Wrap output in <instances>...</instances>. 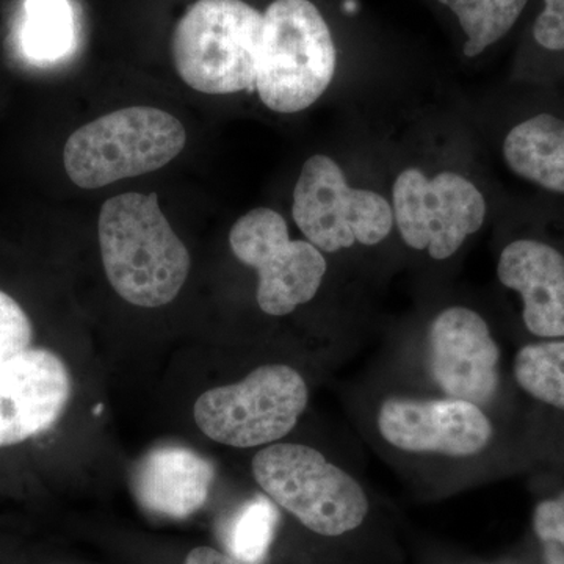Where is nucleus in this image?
I'll use <instances>...</instances> for the list:
<instances>
[{
  "label": "nucleus",
  "mask_w": 564,
  "mask_h": 564,
  "mask_svg": "<svg viewBox=\"0 0 564 564\" xmlns=\"http://www.w3.org/2000/svg\"><path fill=\"white\" fill-rule=\"evenodd\" d=\"M104 270L113 291L140 307L172 303L191 273V254L159 206L158 193H122L98 221Z\"/></svg>",
  "instance_id": "1"
},
{
  "label": "nucleus",
  "mask_w": 564,
  "mask_h": 564,
  "mask_svg": "<svg viewBox=\"0 0 564 564\" xmlns=\"http://www.w3.org/2000/svg\"><path fill=\"white\" fill-rule=\"evenodd\" d=\"M262 31L263 13L245 0H196L174 25V68L206 95L252 90Z\"/></svg>",
  "instance_id": "2"
},
{
  "label": "nucleus",
  "mask_w": 564,
  "mask_h": 564,
  "mask_svg": "<svg viewBox=\"0 0 564 564\" xmlns=\"http://www.w3.org/2000/svg\"><path fill=\"white\" fill-rule=\"evenodd\" d=\"M337 52L328 22L311 0H273L263 11L256 90L278 113H296L328 90Z\"/></svg>",
  "instance_id": "3"
},
{
  "label": "nucleus",
  "mask_w": 564,
  "mask_h": 564,
  "mask_svg": "<svg viewBox=\"0 0 564 564\" xmlns=\"http://www.w3.org/2000/svg\"><path fill=\"white\" fill-rule=\"evenodd\" d=\"M185 143L184 126L169 111L129 107L77 129L66 141L63 165L77 187H106L161 170L181 154Z\"/></svg>",
  "instance_id": "4"
},
{
  "label": "nucleus",
  "mask_w": 564,
  "mask_h": 564,
  "mask_svg": "<svg viewBox=\"0 0 564 564\" xmlns=\"http://www.w3.org/2000/svg\"><path fill=\"white\" fill-rule=\"evenodd\" d=\"M251 467L267 497L322 536L351 532L369 513L361 485L315 448L273 444L252 458Z\"/></svg>",
  "instance_id": "5"
},
{
  "label": "nucleus",
  "mask_w": 564,
  "mask_h": 564,
  "mask_svg": "<svg viewBox=\"0 0 564 564\" xmlns=\"http://www.w3.org/2000/svg\"><path fill=\"white\" fill-rule=\"evenodd\" d=\"M310 400L302 375L284 364L252 370L240 383L204 392L195 403V422L209 440L251 448L288 436Z\"/></svg>",
  "instance_id": "6"
},
{
  "label": "nucleus",
  "mask_w": 564,
  "mask_h": 564,
  "mask_svg": "<svg viewBox=\"0 0 564 564\" xmlns=\"http://www.w3.org/2000/svg\"><path fill=\"white\" fill-rule=\"evenodd\" d=\"M292 214L307 242L326 252L355 243H381L393 226L388 199L350 187L340 166L322 154L304 163L293 192Z\"/></svg>",
  "instance_id": "7"
},
{
  "label": "nucleus",
  "mask_w": 564,
  "mask_h": 564,
  "mask_svg": "<svg viewBox=\"0 0 564 564\" xmlns=\"http://www.w3.org/2000/svg\"><path fill=\"white\" fill-rule=\"evenodd\" d=\"M234 256L258 272V304L269 315H288L310 303L326 273L322 251L292 240L281 214L267 207L250 210L229 232Z\"/></svg>",
  "instance_id": "8"
},
{
  "label": "nucleus",
  "mask_w": 564,
  "mask_h": 564,
  "mask_svg": "<svg viewBox=\"0 0 564 564\" xmlns=\"http://www.w3.org/2000/svg\"><path fill=\"white\" fill-rule=\"evenodd\" d=\"M392 212L408 247L444 261L480 231L486 202L477 185L462 174L426 177L421 170L408 169L393 182Z\"/></svg>",
  "instance_id": "9"
},
{
  "label": "nucleus",
  "mask_w": 564,
  "mask_h": 564,
  "mask_svg": "<svg viewBox=\"0 0 564 564\" xmlns=\"http://www.w3.org/2000/svg\"><path fill=\"white\" fill-rule=\"evenodd\" d=\"M381 436L415 454L466 458L484 451L492 425L477 404L463 400H386L378 414Z\"/></svg>",
  "instance_id": "10"
},
{
  "label": "nucleus",
  "mask_w": 564,
  "mask_h": 564,
  "mask_svg": "<svg viewBox=\"0 0 564 564\" xmlns=\"http://www.w3.org/2000/svg\"><path fill=\"white\" fill-rule=\"evenodd\" d=\"M500 351L480 314L448 307L430 328L434 381L451 399L484 406L499 389Z\"/></svg>",
  "instance_id": "11"
},
{
  "label": "nucleus",
  "mask_w": 564,
  "mask_h": 564,
  "mask_svg": "<svg viewBox=\"0 0 564 564\" xmlns=\"http://www.w3.org/2000/svg\"><path fill=\"white\" fill-rule=\"evenodd\" d=\"M70 397L65 362L47 348L29 350L0 362V448L52 429Z\"/></svg>",
  "instance_id": "12"
},
{
  "label": "nucleus",
  "mask_w": 564,
  "mask_h": 564,
  "mask_svg": "<svg viewBox=\"0 0 564 564\" xmlns=\"http://www.w3.org/2000/svg\"><path fill=\"white\" fill-rule=\"evenodd\" d=\"M497 276L521 295L527 329L538 337H564V258L551 245L514 240L503 248Z\"/></svg>",
  "instance_id": "13"
},
{
  "label": "nucleus",
  "mask_w": 564,
  "mask_h": 564,
  "mask_svg": "<svg viewBox=\"0 0 564 564\" xmlns=\"http://www.w3.org/2000/svg\"><path fill=\"white\" fill-rule=\"evenodd\" d=\"M214 477L212 463L192 448L161 445L137 463L132 485L151 513L184 519L206 503Z\"/></svg>",
  "instance_id": "14"
},
{
  "label": "nucleus",
  "mask_w": 564,
  "mask_h": 564,
  "mask_svg": "<svg viewBox=\"0 0 564 564\" xmlns=\"http://www.w3.org/2000/svg\"><path fill=\"white\" fill-rule=\"evenodd\" d=\"M503 158L522 180L564 195V121L560 118L540 113L519 122L505 137Z\"/></svg>",
  "instance_id": "15"
},
{
  "label": "nucleus",
  "mask_w": 564,
  "mask_h": 564,
  "mask_svg": "<svg viewBox=\"0 0 564 564\" xmlns=\"http://www.w3.org/2000/svg\"><path fill=\"white\" fill-rule=\"evenodd\" d=\"M280 511L270 497L256 496L240 505L221 527L228 555L240 564H262L276 533Z\"/></svg>",
  "instance_id": "16"
},
{
  "label": "nucleus",
  "mask_w": 564,
  "mask_h": 564,
  "mask_svg": "<svg viewBox=\"0 0 564 564\" xmlns=\"http://www.w3.org/2000/svg\"><path fill=\"white\" fill-rule=\"evenodd\" d=\"M448 7L456 18L467 41L464 55L473 58L503 39L521 18L529 0H437Z\"/></svg>",
  "instance_id": "17"
},
{
  "label": "nucleus",
  "mask_w": 564,
  "mask_h": 564,
  "mask_svg": "<svg viewBox=\"0 0 564 564\" xmlns=\"http://www.w3.org/2000/svg\"><path fill=\"white\" fill-rule=\"evenodd\" d=\"M514 377L534 399L564 411V340L521 348L514 359Z\"/></svg>",
  "instance_id": "18"
},
{
  "label": "nucleus",
  "mask_w": 564,
  "mask_h": 564,
  "mask_svg": "<svg viewBox=\"0 0 564 564\" xmlns=\"http://www.w3.org/2000/svg\"><path fill=\"white\" fill-rule=\"evenodd\" d=\"M70 43L69 9L63 0H28L25 50L33 57L57 58Z\"/></svg>",
  "instance_id": "19"
},
{
  "label": "nucleus",
  "mask_w": 564,
  "mask_h": 564,
  "mask_svg": "<svg viewBox=\"0 0 564 564\" xmlns=\"http://www.w3.org/2000/svg\"><path fill=\"white\" fill-rule=\"evenodd\" d=\"M33 325L20 303L0 291V362L32 347Z\"/></svg>",
  "instance_id": "20"
},
{
  "label": "nucleus",
  "mask_w": 564,
  "mask_h": 564,
  "mask_svg": "<svg viewBox=\"0 0 564 564\" xmlns=\"http://www.w3.org/2000/svg\"><path fill=\"white\" fill-rule=\"evenodd\" d=\"M533 529L543 543L544 558L564 562V497L538 505L533 514Z\"/></svg>",
  "instance_id": "21"
},
{
  "label": "nucleus",
  "mask_w": 564,
  "mask_h": 564,
  "mask_svg": "<svg viewBox=\"0 0 564 564\" xmlns=\"http://www.w3.org/2000/svg\"><path fill=\"white\" fill-rule=\"evenodd\" d=\"M533 24V36L547 51H564V0H543Z\"/></svg>",
  "instance_id": "22"
},
{
  "label": "nucleus",
  "mask_w": 564,
  "mask_h": 564,
  "mask_svg": "<svg viewBox=\"0 0 564 564\" xmlns=\"http://www.w3.org/2000/svg\"><path fill=\"white\" fill-rule=\"evenodd\" d=\"M185 564H240L234 560L231 555L221 554L210 547H196L193 549L191 554L187 555Z\"/></svg>",
  "instance_id": "23"
},
{
  "label": "nucleus",
  "mask_w": 564,
  "mask_h": 564,
  "mask_svg": "<svg viewBox=\"0 0 564 564\" xmlns=\"http://www.w3.org/2000/svg\"><path fill=\"white\" fill-rule=\"evenodd\" d=\"M545 564H564L563 560L558 558H544Z\"/></svg>",
  "instance_id": "24"
},
{
  "label": "nucleus",
  "mask_w": 564,
  "mask_h": 564,
  "mask_svg": "<svg viewBox=\"0 0 564 564\" xmlns=\"http://www.w3.org/2000/svg\"><path fill=\"white\" fill-rule=\"evenodd\" d=\"M101 411H102V404H99V406L95 408V415H99V413H101Z\"/></svg>",
  "instance_id": "25"
}]
</instances>
